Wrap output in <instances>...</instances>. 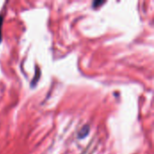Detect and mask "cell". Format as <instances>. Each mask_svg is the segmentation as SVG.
Returning a JSON list of instances; mask_svg holds the SVG:
<instances>
[{"label":"cell","instance_id":"obj_1","mask_svg":"<svg viewBox=\"0 0 154 154\" xmlns=\"http://www.w3.org/2000/svg\"><path fill=\"white\" fill-rule=\"evenodd\" d=\"M88 133H89V127H88V125H85L81 129V131L79 133L78 136H79V138H84L88 134Z\"/></svg>","mask_w":154,"mask_h":154},{"label":"cell","instance_id":"obj_2","mask_svg":"<svg viewBox=\"0 0 154 154\" xmlns=\"http://www.w3.org/2000/svg\"><path fill=\"white\" fill-rule=\"evenodd\" d=\"M2 24H3V15H0V42H2Z\"/></svg>","mask_w":154,"mask_h":154},{"label":"cell","instance_id":"obj_3","mask_svg":"<svg viewBox=\"0 0 154 154\" xmlns=\"http://www.w3.org/2000/svg\"><path fill=\"white\" fill-rule=\"evenodd\" d=\"M103 4H104V2H103V1H95V2L93 3V7H94V8H96V6L97 7L98 5H103Z\"/></svg>","mask_w":154,"mask_h":154}]
</instances>
